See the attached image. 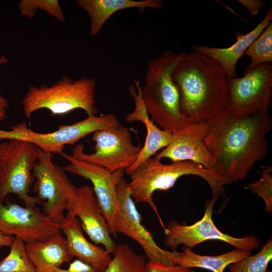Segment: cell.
I'll list each match as a JSON object with an SVG mask.
<instances>
[{
	"label": "cell",
	"instance_id": "obj_1",
	"mask_svg": "<svg viewBox=\"0 0 272 272\" xmlns=\"http://www.w3.org/2000/svg\"><path fill=\"white\" fill-rule=\"evenodd\" d=\"M207 122L204 141L213 158L212 170L226 184L244 179L266 157L272 127L268 111L239 116L225 108Z\"/></svg>",
	"mask_w": 272,
	"mask_h": 272
},
{
	"label": "cell",
	"instance_id": "obj_2",
	"mask_svg": "<svg viewBox=\"0 0 272 272\" xmlns=\"http://www.w3.org/2000/svg\"><path fill=\"white\" fill-rule=\"evenodd\" d=\"M172 76L188 123L208 121L226 108L228 77L212 58L195 50L182 52Z\"/></svg>",
	"mask_w": 272,
	"mask_h": 272
},
{
	"label": "cell",
	"instance_id": "obj_3",
	"mask_svg": "<svg viewBox=\"0 0 272 272\" xmlns=\"http://www.w3.org/2000/svg\"><path fill=\"white\" fill-rule=\"evenodd\" d=\"M188 175H196L206 180L212 190L213 196L219 198L224 194L226 182L214 171L190 161L163 164L155 156L141 163L128 175L130 177L128 188L135 203L144 202L150 206L164 229L153 193L156 190L170 189L180 177Z\"/></svg>",
	"mask_w": 272,
	"mask_h": 272
},
{
	"label": "cell",
	"instance_id": "obj_4",
	"mask_svg": "<svg viewBox=\"0 0 272 272\" xmlns=\"http://www.w3.org/2000/svg\"><path fill=\"white\" fill-rule=\"evenodd\" d=\"M181 53L165 51L149 62L142 87L148 113L160 128L172 133L188 124L180 111L179 94L173 73Z\"/></svg>",
	"mask_w": 272,
	"mask_h": 272
},
{
	"label": "cell",
	"instance_id": "obj_5",
	"mask_svg": "<svg viewBox=\"0 0 272 272\" xmlns=\"http://www.w3.org/2000/svg\"><path fill=\"white\" fill-rule=\"evenodd\" d=\"M96 85L93 78L83 77L73 80L63 76L50 86H31L22 100L24 114L30 120L34 112L41 109L48 110L52 116L81 109L88 116L95 115L98 111L95 98Z\"/></svg>",
	"mask_w": 272,
	"mask_h": 272
},
{
	"label": "cell",
	"instance_id": "obj_6",
	"mask_svg": "<svg viewBox=\"0 0 272 272\" xmlns=\"http://www.w3.org/2000/svg\"><path fill=\"white\" fill-rule=\"evenodd\" d=\"M38 158L33 170L36 179L34 191L37 197L44 201L43 213L53 223L60 225L64 220V213L71 209L77 187L66 171L52 161V154L37 147Z\"/></svg>",
	"mask_w": 272,
	"mask_h": 272
},
{
	"label": "cell",
	"instance_id": "obj_7",
	"mask_svg": "<svg viewBox=\"0 0 272 272\" xmlns=\"http://www.w3.org/2000/svg\"><path fill=\"white\" fill-rule=\"evenodd\" d=\"M119 123L113 113L92 115L71 125H60L58 129L54 131L40 133L32 130L23 122L11 127L9 130L0 129V140H24L44 152L61 154L65 145H74L91 133L113 127Z\"/></svg>",
	"mask_w": 272,
	"mask_h": 272
},
{
	"label": "cell",
	"instance_id": "obj_8",
	"mask_svg": "<svg viewBox=\"0 0 272 272\" xmlns=\"http://www.w3.org/2000/svg\"><path fill=\"white\" fill-rule=\"evenodd\" d=\"M37 147L24 140L10 139L6 142L0 157V201L16 194L27 207H36L40 200L29 195L33 170L37 160Z\"/></svg>",
	"mask_w": 272,
	"mask_h": 272
},
{
	"label": "cell",
	"instance_id": "obj_9",
	"mask_svg": "<svg viewBox=\"0 0 272 272\" xmlns=\"http://www.w3.org/2000/svg\"><path fill=\"white\" fill-rule=\"evenodd\" d=\"M272 63L247 65L240 77L228 78L226 108L239 116L268 110L271 104Z\"/></svg>",
	"mask_w": 272,
	"mask_h": 272
},
{
	"label": "cell",
	"instance_id": "obj_10",
	"mask_svg": "<svg viewBox=\"0 0 272 272\" xmlns=\"http://www.w3.org/2000/svg\"><path fill=\"white\" fill-rule=\"evenodd\" d=\"M92 139L95 143L94 153H85L84 146L79 144L74 148L72 155L110 172L132 166L142 148L140 145H133L129 129L120 123L94 132Z\"/></svg>",
	"mask_w": 272,
	"mask_h": 272
},
{
	"label": "cell",
	"instance_id": "obj_11",
	"mask_svg": "<svg viewBox=\"0 0 272 272\" xmlns=\"http://www.w3.org/2000/svg\"><path fill=\"white\" fill-rule=\"evenodd\" d=\"M218 199L212 197L206 204L202 218L192 225H183L177 221H171L163 229L165 245L175 251L180 244L191 248L207 240H217L236 248L251 251L258 248L260 242L255 236L235 237L222 232L216 227L212 219V214L213 207Z\"/></svg>",
	"mask_w": 272,
	"mask_h": 272
},
{
	"label": "cell",
	"instance_id": "obj_12",
	"mask_svg": "<svg viewBox=\"0 0 272 272\" xmlns=\"http://www.w3.org/2000/svg\"><path fill=\"white\" fill-rule=\"evenodd\" d=\"M119 206L114 229L116 234L121 233L137 242L143 248L148 261L176 265L174 258L179 254L159 247L152 234L142 224V217L130 196L128 182L122 176L116 186Z\"/></svg>",
	"mask_w": 272,
	"mask_h": 272
},
{
	"label": "cell",
	"instance_id": "obj_13",
	"mask_svg": "<svg viewBox=\"0 0 272 272\" xmlns=\"http://www.w3.org/2000/svg\"><path fill=\"white\" fill-rule=\"evenodd\" d=\"M60 232L59 225L52 222L36 207H22L0 201V233L22 239L25 244L47 240Z\"/></svg>",
	"mask_w": 272,
	"mask_h": 272
},
{
	"label": "cell",
	"instance_id": "obj_14",
	"mask_svg": "<svg viewBox=\"0 0 272 272\" xmlns=\"http://www.w3.org/2000/svg\"><path fill=\"white\" fill-rule=\"evenodd\" d=\"M69 164L63 169L70 173L89 180L93 184V189L111 234L117 238L114 223L119 206L116 186L123 176V170L110 172L100 166L62 153L60 154Z\"/></svg>",
	"mask_w": 272,
	"mask_h": 272
},
{
	"label": "cell",
	"instance_id": "obj_15",
	"mask_svg": "<svg viewBox=\"0 0 272 272\" xmlns=\"http://www.w3.org/2000/svg\"><path fill=\"white\" fill-rule=\"evenodd\" d=\"M207 129V122L188 123L173 132L171 143L155 156L172 162L190 161L212 170L213 158L204 141Z\"/></svg>",
	"mask_w": 272,
	"mask_h": 272
},
{
	"label": "cell",
	"instance_id": "obj_16",
	"mask_svg": "<svg viewBox=\"0 0 272 272\" xmlns=\"http://www.w3.org/2000/svg\"><path fill=\"white\" fill-rule=\"evenodd\" d=\"M80 219L82 228L96 245L101 244L111 254L116 244L112 239L109 228L92 187L85 185L77 188L71 208Z\"/></svg>",
	"mask_w": 272,
	"mask_h": 272
},
{
	"label": "cell",
	"instance_id": "obj_17",
	"mask_svg": "<svg viewBox=\"0 0 272 272\" xmlns=\"http://www.w3.org/2000/svg\"><path fill=\"white\" fill-rule=\"evenodd\" d=\"M133 82L135 88L133 86H129V91L134 99V108L126 115L125 120L128 122L141 121L144 123L147 135L137 160L132 166L125 170L127 175L138 166L155 155L159 150L168 146L172 138V132L160 128L150 118L145 104L140 80L134 79Z\"/></svg>",
	"mask_w": 272,
	"mask_h": 272
},
{
	"label": "cell",
	"instance_id": "obj_18",
	"mask_svg": "<svg viewBox=\"0 0 272 272\" xmlns=\"http://www.w3.org/2000/svg\"><path fill=\"white\" fill-rule=\"evenodd\" d=\"M59 226L65 236L70 256L76 257L98 272H103L112 259L110 254L104 248L87 240L79 220L71 209L67 211L65 219Z\"/></svg>",
	"mask_w": 272,
	"mask_h": 272
},
{
	"label": "cell",
	"instance_id": "obj_19",
	"mask_svg": "<svg viewBox=\"0 0 272 272\" xmlns=\"http://www.w3.org/2000/svg\"><path fill=\"white\" fill-rule=\"evenodd\" d=\"M272 19L271 8L256 27L248 33L237 34L236 42L226 48L203 45H195L193 50L207 55L216 60L224 71L228 78L236 76V66L238 60L257 38Z\"/></svg>",
	"mask_w": 272,
	"mask_h": 272
},
{
	"label": "cell",
	"instance_id": "obj_20",
	"mask_svg": "<svg viewBox=\"0 0 272 272\" xmlns=\"http://www.w3.org/2000/svg\"><path fill=\"white\" fill-rule=\"evenodd\" d=\"M77 2L90 17V34L93 36L98 35L107 20L119 11L137 8L140 12H144L146 8H162L160 0H78Z\"/></svg>",
	"mask_w": 272,
	"mask_h": 272
},
{
	"label": "cell",
	"instance_id": "obj_21",
	"mask_svg": "<svg viewBox=\"0 0 272 272\" xmlns=\"http://www.w3.org/2000/svg\"><path fill=\"white\" fill-rule=\"evenodd\" d=\"M25 247L37 272H54L72 258L60 232L47 240L26 243Z\"/></svg>",
	"mask_w": 272,
	"mask_h": 272
},
{
	"label": "cell",
	"instance_id": "obj_22",
	"mask_svg": "<svg viewBox=\"0 0 272 272\" xmlns=\"http://www.w3.org/2000/svg\"><path fill=\"white\" fill-rule=\"evenodd\" d=\"M174 258L176 265L190 268H201L212 272H224L232 263L242 259L251 254V251L236 248L216 256L202 255L193 252L190 248H183Z\"/></svg>",
	"mask_w": 272,
	"mask_h": 272
},
{
	"label": "cell",
	"instance_id": "obj_23",
	"mask_svg": "<svg viewBox=\"0 0 272 272\" xmlns=\"http://www.w3.org/2000/svg\"><path fill=\"white\" fill-rule=\"evenodd\" d=\"M113 254L103 272H149L145 256L137 254L126 243L116 245Z\"/></svg>",
	"mask_w": 272,
	"mask_h": 272
},
{
	"label": "cell",
	"instance_id": "obj_24",
	"mask_svg": "<svg viewBox=\"0 0 272 272\" xmlns=\"http://www.w3.org/2000/svg\"><path fill=\"white\" fill-rule=\"evenodd\" d=\"M10 248L9 254L0 261V272H37L22 239L14 237Z\"/></svg>",
	"mask_w": 272,
	"mask_h": 272
},
{
	"label": "cell",
	"instance_id": "obj_25",
	"mask_svg": "<svg viewBox=\"0 0 272 272\" xmlns=\"http://www.w3.org/2000/svg\"><path fill=\"white\" fill-rule=\"evenodd\" d=\"M272 259V239L270 237L255 254L229 265L230 272H266Z\"/></svg>",
	"mask_w": 272,
	"mask_h": 272
},
{
	"label": "cell",
	"instance_id": "obj_26",
	"mask_svg": "<svg viewBox=\"0 0 272 272\" xmlns=\"http://www.w3.org/2000/svg\"><path fill=\"white\" fill-rule=\"evenodd\" d=\"M244 54L250 58L251 66L272 63V22L253 42Z\"/></svg>",
	"mask_w": 272,
	"mask_h": 272
},
{
	"label": "cell",
	"instance_id": "obj_27",
	"mask_svg": "<svg viewBox=\"0 0 272 272\" xmlns=\"http://www.w3.org/2000/svg\"><path fill=\"white\" fill-rule=\"evenodd\" d=\"M18 7L22 16L30 19L34 17L38 9H41L61 22L65 20L57 0H22L18 3Z\"/></svg>",
	"mask_w": 272,
	"mask_h": 272
},
{
	"label": "cell",
	"instance_id": "obj_28",
	"mask_svg": "<svg viewBox=\"0 0 272 272\" xmlns=\"http://www.w3.org/2000/svg\"><path fill=\"white\" fill-rule=\"evenodd\" d=\"M272 168L265 167L262 170L260 179L255 182L249 183L247 189L262 198L265 203V211L272 212Z\"/></svg>",
	"mask_w": 272,
	"mask_h": 272
},
{
	"label": "cell",
	"instance_id": "obj_29",
	"mask_svg": "<svg viewBox=\"0 0 272 272\" xmlns=\"http://www.w3.org/2000/svg\"><path fill=\"white\" fill-rule=\"evenodd\" d=\"M149 272H193L192 268L156 261H147Z\"/></svg>",
	"mask_w": 272,
	"mask_h": 272
},
{
	"label": "cell",
	"instance_id": "obj_30",
	"mask_svg": "<svg viewBox=\"0 0 272 272\" xmlns=\"http://www.w3.org/2000/svg\"><path fill=\"white\" fill-rule=\"evenodd\" d=\"M54 272H98L90 265L76 259L71 262L68 268L56 269Z\"/></svg>",
	"mask_w": 272,
	"mask_h": 272
},
{
	"label": "cell",
	"instance_id": "obj_31",
	"mask_svg": "<svg viewBox=\"0 0 272 272\" xmlns=\"http://www.w3.org/2000/svg\"><path fill=\"white\" fill-rule=\"evenodd\" d=\"M238 2L244 7L252 17L256 16L264 6L262 0H238Z\"/></svg>",
	"mask_w": 272,
	"mask_h": 272
},
{
	"label": "cell",
	"instance_id": "obj_32",
	"mask_svg": "<svg viewBox=\"0 0 272 272\" xmlns=\"http://www.w3.org/2000/svg\"><path fill=\"white\" fill-rule=\"evenodd\" d=\"M9 108V103L7 99L0 95V121L7 117V110Z\"/></svg>",
	"mask_w": 272,
	"mask_h": 272
},
{
	"label": "cell",
	"instance_id": "obj_33",
	"mask_svg": "<svg viewBox=\"0 0 272 272\" xmlns=\"http://www.w3.org/2000/svg\"><path fill=\"white\" fill-rule=\"evenodd\" d=\"M14 239L13 236H6L0 233V248L3 246L11 247Z\"/></svg>",
	"mask_w": 272,
	"mask_h": 272
},
{
	"label": "cell",
	"instance_id": "obj_34",
	"mask_svg": "<svg viewBox=\"0 0 272 272\" xmlns=\"http://www.w3.org/2000/svg\"><path fill=\"white\" fill-rule=\"evenodd\" d=\"M8 61V59L5 56L3 55L0 57V65Z\"/></svg>",
	"mask_w": 272,
	"mask_h": 272
},
{
	"label": "cell",
	"instance_id": "obj_35",
	"mask_svg": "<svg viewBox=\"0 0 272 272\" xmlns=\"http://www.w3.org/2000/svg\"><path fill=\"white\" fill-rule=\"evenodd\" d=\"M6 144V142L0 143V157L4 151Z\"/></svg>",
	"mask_w": 272,
	"mask_h": 272
},
{
	"label": "cell",
	"instance_id": "obj_36",
	"mask_svg": "<svg viewBox=\"0 0 272 272\" xmlns=\"http://www.w3.org/2000/svg\"><path fill=\"white\" fill-rule=\"evenodd\" d=\"M266 272H272V271L271 270H266Z\"/></svg>",
	"mask_w": 272,
	"mask_h": 272
}]
</instances>
